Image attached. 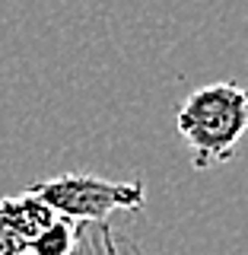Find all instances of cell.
Segmentation results:
<instances>
[{"mask_svg":"<svg viewBox=\"0 0 248 255\" xmlns=\"http://www.w3.org/2000/svg\"><path fill=\"white\" fill-rule=\"evenodd\" d=\"M175 128L188 143L197 172L229 163L239 140L248 134V86L220 80L194 90L181 102Z\"/></svg>","mask_w":248,"mask_h":255,"instance_id":"1","label":"cell"},{"mask_svg":"<svg viewBox=\"0 0 248 255\" xmlns=\"http://www.w3.org/2000/svg\"><path fill=\"white\" fill-rule=\"evenodd\" d=\"M29 195L42 198L58 217L70 223H102L115 211H140L147 201V185L140 179L127 182H111L99 179V175H54V179H42L26 188Z\"/></svg>","mask_w":248,"mask_h":255,"instance_id":"2","label":"cell"},{"mask_svg":"<svg viewBox=\"0 0 248 255\" xmlns=\"http://www.w3.org/2000/svg\"><path fill=\"white\" fill-rule=\"evenodd\" d=\"M77 227L80 223H70V220L58 217L51 227H45L42 233L29 243L26 255H74L77 246H80L77 243Z\"/></svg>","mask_w":248,"mask_h":255,"instance_id":"3","label":"cell"},{"mask_svg":"<svg viewBox=\"0 0 248 255\" xmlns=\"http://www.w3.org/2000/svg\"><path fill=\"white\" fill-rule=\"evenodd\" d=\"M77 249L80 255H115V230L108 220L102 223H80L77 227Z\"/></svg>","mask_w":248,"mask_h":255,"instance_id":"4","label":"cell"},{"mask_svg":"<svg viewBox=\"0 0 248 255\" xmlns=\"http://www.w3.org/2000/svg\"><path fill=\"white\" fill-rule=\"evenodd\" d=\"M26 249H29V243L16 233V227L10 223L3 204H0V255H26Z\"/></svg>","mask_w":248,"mask_h":255,"instance_id":"5","label":"cell"},{"mask_svg":"<svg viewBox=\"0 0 248 255\" xmlns=\"http://www.w3.org/2000/svg\"><path fill=\"white\" fill-rule=\"evenodd\" d=\"M115 255H143V252H140V249H137V246H134L127 236H121V239L115 236Z\"/></svg>","mask_w":248,"mask_h":255,"instance_id":"6","label":"cell"}]
</instances>
